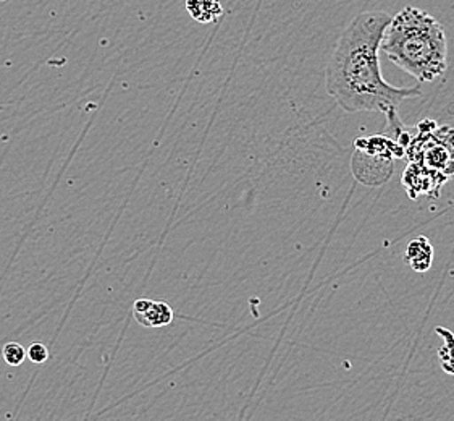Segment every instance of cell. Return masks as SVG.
I'll list each match as a JSON object with an SVG mask.
<instances>
[{
    "instance_id": "obj_7",
    "label": "cell",
    "mask_w": 454,
    "mask_h": 421,
    "mask_svg": "<svg viewBox=\"0 0 454 421\" xmlns=\"http://www.w3.org/2000/svg\"><path fill=\"white\" fill-rule=\"evenodd\" d=\"M436 332L445 340V344L438 350V358H440L442 368L448 375L454 376V336L450 330H443V328H436Z\"/></svg>"
},
{
    "instance_id": "obj_8",
    "label": "cell",
    "mask_w": 454,
    "mask_h": 421,
    "mask_svg": "<svg viewBox=\"0 0 454 421\" xmlns=\"http://www.w3.org/2000/svg\"><path fill=\"white\" fill-rule=\"evenodd\" d=\"M27 357V348L20 346L17 342H9L2 348V358L9 367H20Z\"/></svg>"
},
{
    "instance_id": "obj_6",
    "label": "cell",
    "mask_w": 454,
    "mask_h": 421,
    "mask_svg": "<svg viewBox=\"0 0 454 421\" xmlns=\"http://www.w3.org/2000/svg\"><path fill=\"white\" fill-rule=\"evenodd\" d=\"M186 10L190 17L200 23H214L223 15L220 0H186Z\"/></svg>"
},
{
    "instance_id": "obj_9",
    "label": "cell",
    "mask_w": 454,
    "mask_h": 421,
    "mask_svg": "<svg viewBox=\"0 0 454 421\" xmlns=\"http://www.w3.org/2000/svg\"><path fill=\"white\" fill-rule=\"evenodd\" d=\"M27 358H29L33 363L41 365V363L47 361V358H49V350H47L44 344H39V342H37V344H33L31 347L27 348Z\"/></svg>"
},
{
    "instance_id": "obj_3",
    "label": "cell",
    "mask_w": 454,
    "mask_h": 421,
    "mask_svg": "<svg viewBox=\"0 0 454 421\" xmlns=\"http://www.w3.org/2000/svg\"><path fill=\"white\" fill-rule=\"evenodd\" d=\"M406 153L411 163H418L430 171L454 174V130L436 127L435 122L424 120L416 135L411 138Z\"/></svg>"
},
{
    "instance_id": "obj_2",
    "label": "cell",
    "mask_w": 454,
    "mask_h": 421,
    "mask_svg": "<svg viewBox=\"0 0 454 421\" xmlns=\"http://www.w3.org/2000/svg\"><path fill=\"white\" fill-rule=\"evenodd\" d=\"M382 49L393 64L420 83L435 82L448 67L443 25L418 7H406L391 19Z\"/></svg>"
},
{
    "instance_id": "obj_5",
    "label": "cell",
    "mask_w": 454,
    "mask_h": 421,
    "mask_svg": "<svg viewBox=\"0 0 454 421\" xmlns=\"http://www.w3.org/2000/svg\"><path fill=\"white\" fill-rule=\"evenodd\" d=\"M404 259L414 271L426 273L434 261V248L430 245L428 238L418 237L412 240L404 253Z\"/></svg>"
},
{
    "instance_id": "obj_1",
    "label": "cell",
    "mask_w": 454,
    "mask_h": 421,
    "mask_svg": "<svg viewBox=\"0 0 454 421\" xmlns=\"http://www.w3.org/2000/svg\"><path fill=\"white\" fill-rule=\"evenodd\" d=\"M393 17L385 12H364L351 20L338 37L327 62V91L341 109L390 114L400 104L422 94L419 86L395 88L380 70V47Z\"/></svg>"
},
{
    "instance_id": "obj_4",
    "label": "cell",
    "mask_w": 454,
    "mask_h": 421,
    "mask_svg": "<svg viewBox=\"0 0 454 421\" xmlns=\"http://www.w3.org/2000/svg\"><path fill=\"white\" fill-rule=\"evenodd\" d=\"M133 314L143 328H164L173 321L172 306L151 298H137L133 305Z\"/></svg>"
}]
</instances>
